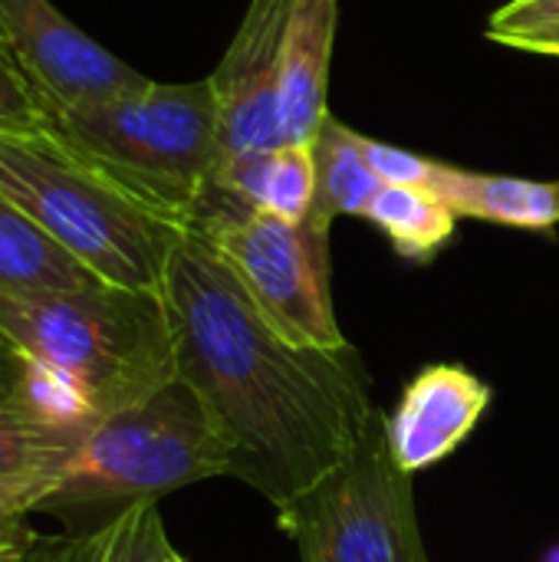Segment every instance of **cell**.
Returning a JSON list of instances; mask_svg holds the SVG:
<instances>
[{"label":"cell","instance_id":"cell-1","mask_svg":"<svg viewBox=\"0 0 559 562\" xmlns=\"http://www.w3.org/2000/svg\"><path fill=\"white\" fill-rule=\"evenodd\" d=\"M158 293L178 379L231 448V477L273 510L349 461L385 422L353 346L326 352L277 336L204 234L181 231Z\"/></svg>","mask_w":559,"mask_h":562},{"label":"cell","instance_id":"cell-2","mask_svg":"<svg viewBox=\"0 0 559 562\" xmlns=\"http://www.w3.org/2000/svg\"><path fill=\"white\" fill-rule=\"evenodd\" d=\"M0 336L96 425L178 379L161 293L109 283L0 293Z\"/></svg>","mask_w":559,"mask_h":562},{"label":"cell","instance_id":"cell-3","mask_svg":"<svg viewBox=\"0 0 559 562\" xmlns=\"http://www.w3.org/2000/svg\"><path fill=\"white\" fill-rule=\"evenodd\" d=\"M46 132L178 227L191 224L221 161L211 79L49 109Z\"/></svg>","mask_w":559,"mask_h":562},{"label":"cell","instance_id":"cell-4","mask_svg":"<svg viewBox=\"0 0 559 562\" xmlns=\"http://www.w3.org/2000/svg\"><path fill=\"white\" fill-rule=\"evenodd\" d=\"M0 194L96 280L125 290L158 293L185 231L49 132L0 135Z\"/></svg>","mask_w":559,"mask_h":562},{"label":"cell","instance_id":"cell-5","mask_svg":"<svg viewBox=\"0 0 559 562\" xmlns=\"http://www.w3.org/2000/svg\"><path fill=\"white\" fill-rule=\"evenodd\" d=\"M211 477H231V448L201 398L181 379H171L138 405L102 418L40 510H125Z\"/></svg>","mask_w":559,"mask_h":562},{"label":"cell","instance_id":"cell-6","mask_svg":"<svg viewBox=\"0 0 559 562\" xmlns=\"http://www.w3.org/2000/svg\"><path fill=\"white\" fill-rule=\"evenodd\" d=\"M191 231L204 234L237 273L270 329L303 349H346L329 290V227L290 224L204 188Z\"/></svg>","mask_w":559,"mask_h":562},{"label":"cell","instance_id":"cell-7","mask_svg":"<svg viewBox=\"0 0 559 562\" xmlns=\"http://www.w3.org/2000/svg\"><path fill=\"white\" fill-rule=\"evenodd\" d=\"M300 562H432L412 477L389 454L385 422L349 461L277 510Z\"/></svg>","mask_w":559,"mask_h":562},{"label":"cell","instance_id":"cell-8","mask_svg":"<svg viewBox=\"0 0 559 562\" xmlns=\"http://www.w3.org/2000/svg\"><path fill=\"white\" fill-rule=\"evenodd\" d=\"M0 53L46 112L125 95L152 82L86 36L53 0H0Z\"/></svg>","mask_w":559,"mask_h":562},{"label":"cell","instance_id":"cell-9","mask_svg":"<svg viewBox=\"0 0 559 562\" xmlns=\"http://www.w3.org/2000/svg\"><path fill=\"white\" fill-rule=\"evenodd\" d=\"M290 13L293 0H250L231 46L208 76L217 102L221 158L287 145L280 72Z\"/></svg>","mask_w":559,"mask_h":562},{"label":"cell","instance_id":"cell-10","mask_svg":"<svg viewBox=\"0 0 559 562\" xmlns=\"http://www.w3.org/2000/svg\"><path fill=\"white\" fill-rule=\"evenodd\" d=\"M92 428L36 366L16 352L0 362V481L56 484Z\"/></svg>","mask_w":559,"mask_h":562},{"label":"cell","instance_id":"cell-11","mask_svg":"<svg viewBox=\"0 0 559 562\" xmlns=\"http://www.w3.org/2000/svg\"><path fill=\"white\" fill-rule=\"evenodd\" d=\"M491 405V385L461 366H428L385 418L389 454L409 477L445 461Z\"/></svg>","mask_w":559,"mask_h":562},{"label":"cell","instance_id":"cell-12","mask_svg":"<svg viewBox=\"0 0 559 562\" xmlns=\"http://www.w3.org/2000/svg\"><path fill=\"white\" fill-rule=\"evenodd\" d=\"M336 23L339 0H293L280 72V119L287 145H310L329 115L326 95Z\"/></svg>","mask_w":559,"mask_h":562},{"label":"cell","instance_id":"cell-13","mask_svg":"<svg viewBox=\"0 0 559 562\" xmlns=\"http://www.w3.org/2000/svg\"><path fill=\"white\" fill-rule=\"evenodd\" d=\"M425 191L438 194L458 217H478L521 231L559 227V181L484 175L435 161Z\"/></svg>","mask_w":559,"mask_h":562},{"label":"cell","instance_id":"cell-14","mask_svg":"<svg viewBox=\"0 0 559 562\" xmlns=\"http://www.w3.org/2000/svg\"><path fill=\"white\" fill-rule=\"evenodd\" d=\"M102 283L59 250L20 207L0 194V293H63Z\"/></svg>","mask_w":559,"mask_h":562},{"label":"cell","instance_id":"cell-15","mask_svg":"<svg viewBox=\"0 0 559 562\" xmlns=\"http://www.w3.org/2000/svg\"><path fill=\"white\" fill-rule=\"evenodd\" d=\"M313 165H316V201L310 217L323 227H333L336 217H362L382 178L369 168L362 151V135L346 128L333 112L320 125L310 142Z\"/></svg>","mask_w":559,"mask_h":562},{"label":"cell","instance_id":"cell-16","mask_svg":"<svg viewBox=\"0 0 559 562\" xmlns=\"http://www.w3.org/2000/svg\"><path fill=\"white\" fill-rule=\"evenodd\" d=\"M366 221H372L405 260H432L458 231V214L432 191L409 184H385L369 201Z\"/></svg>","mask_w":559,"mask_h":562},{"label":"cell","instance_id":"cell-17","mask_svg":"<svg viewBox=\"0 0 559 562\" xmlns=\"http://www.w3.org/2000/svg\"><path fill=\"white\" fill-rule=\"evenodd\" d=\"M158 501H138L125 510H115L105 524L89 533L33 543L30 562H152L165 524L155 510Z\"/></svg>","mask_w":559,"mask_h":562},{"label":"cell","instance_id":"cell-18","mask_svg":"<svg viewBox=\"0 0 559 562\" xmlns=\"http://www.w3.org/2000/svg\"><path fill=\"white\" fill-rule=\"evenodd\" d=\"M46 132V109L26 79L0 53V135Z\"/></svg>","mask_w":559,"mask_h":562},{"label":"cell","instance_id":"cell-19","mask_svg":"<svg viewBox=\"0 0 559 562\" xmlns=\"http://www.w3.org/2000/svg\"><path fill=\"white\" fill-rule=\"evenodd\" d=\"M362 151H366L369 168H372L385 184L425 188L428 178H432V168H435L432 158H422V155H415V151H405V148H399V145L376 142V138H366V135H362Z\"/></svg>","mask_w":559,"mask_h":562},{"label":"cell","instance_id":"cell-20","mask_svg":"<svg viewBox=\"0 0 559 562\" xmlns=\"http://www.w3.org/2000/svg\"><path fill=\"white\" fill-rule=\"evenodd\" d=\"M53 484H33V481H0V540H16L33 533L30 514L43 507Z\"/></svg>","mask_w":559,"mask_h":562},{"label":"cell","instance_id":"cell-21","mask_svg":"<svg viewBox=\"0 0 559 562\" xmlns=\"http://www.w3.org/2000/svg\"><path fill=\"white\" fill-rule=\"evenodd\" d=\"M559 26V0H511L501 7L491 23L488 36H511V33H534V30H554Z\"/></svg>","mask_w":559,"mask_h":562},{"label":"cell","instance_id":"cell-22","mask_svg":"<svg viewBox=\"0 0 559 562\" xmlns=\"http://www.w3.org/2000/svg\"><path fill=\"white\" fill-rule=\"evenodd\" d=\"M494 43L524 49V53H540V56H559V26L554 30H534V33H511V36H494Z\"/></svg>","mask_w":559,"mask_h":562},{"label":"cell","instance_id":"cell-23","mask_svg":"<svg viewBox=\"0 0 559 562\" xmlns=\"http://www.w3.org/2000/svg\"><path fill=\"white\" fill-rule=\"evenodd\" d=\"M33 543H36V533L16 537V540H0V562H30Z\"/></svg>","mask_w":559,"mask_h":562},{"label":"cell","instance_id":"cell-24","mask_svg":"<svg viewBox=\"0 0 559 562\" xmlns=\"http://www.w3.org/2000/svg\"><path fill=\"white\" fill-rule=\"evenodd\" d=\"M152 562H188V560L171 547V540H168V537H161V540H158V550H155V560Z\"/></svg>","mask_w":559,"mask_h":562},{"label":"cell","instance_id":"cell-25","mask_svg":"<svg viewBox=\"0 0 559 562\" xmlns=\"http://www.w3.org/2000/svg\"><path fill=\"white\" fill-rule=\"evenodd\" d=\"M7 352H10V342H7V339H3V336H0V359H3V356H7Z\"/></svg>","mask_w":559,"mask_h":562}]
</instances>
